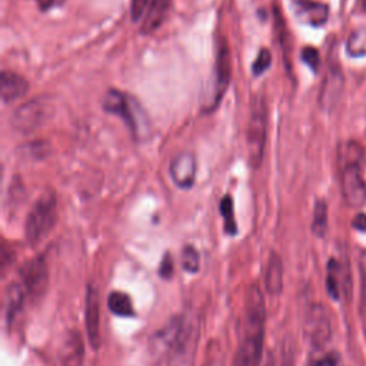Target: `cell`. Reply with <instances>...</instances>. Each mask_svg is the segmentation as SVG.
Returning a JSON list of instances; mask_svg holds the SVG:
<instances>
[{
    "label": "cell",
    "mask_w": 366,
    "mask_h": 366,
    "mask_svg": "<svg viewBox=\"0 0 366 366\" xmlns=\"http://www.w3.org/2000/svg\"><path fill=\"white\" fill-rule=\"evenodd\" d=\"M264 317L266 315L262 292L256 285H252L244 297L242 337L232 366H260L263 355Z\"/></svg>",
    "instance_id": "6da1fadb"
},
{
    "label": "cell",
    "mask_w": 366,
    "mask_h": 366,
    "mask_svg": "<svg viewBox=\"0 0 366 366\" xmlns=\"http://www.w3.org/2000/svg\"><path fill=\"white\" fill-rule=\"evenodd\" d=\"M365 152L357 142H346L337 149L340 187L346 203L360 207L366 202V183L362 176Z\"/></svg>",
    "instance_id": "7a4b0ae2"
},
{
    "label": "cell",
    "mask_w": 366,
    "mask_h": 366,
    "mask_svg": "<svg viewBox=\"0 0 366 366\" xmlns=\"http://www.w3.org/2000/svg\"><path fill=\"white\" fill-rule=\"evenodd\" d=\"M166 332L163 336L167 337L170 366H192L199 337L197 320L193 316L174 319Z\"/></svg>",
    "instance_id": "3957f363"
},
{
    "label": "cell",
    "mask_w": 366,
    "mask_h": 366,
    "mask_svg": "<svg viewBox=\"0 0 366 366\" xmlns=\"http://www.w3.org/2000/svg\"><path fill=\"white\" fill-rule=\"evenodd\" d=\"M102 106L104 112L120 117L136 139H140L147 134L149 122L144 116V112L142 110L139 103L133 100L130 96L119 90L110 89L104 94Z\"/></svg>",
    "instance_id": "277c9868"
},
{
    "label": "cell",
    "mask_w": 366,
    "mask_h": 366,
    "mask_svg": "<svg viewBox=\"0 0 366 366\" xmlns=\"http://www.w3.org/2000/svg\"><path fill=\"white\" fill-rule=\"evenodd\" d=\"M57 222V202L53 193H43L31 206L26 223L24 234L30 244L41 242Z\"/></svg>",
    "instance_id": "5b68a950"
},
{
    "label": "cell",
    "mask_w": 366,
    "mask_h": 366,
    "mask_svg": "<svg viewBox=\"0 0 366 366\" xmlns=\"http://www.w3.org/2000/svg\"><path fill=\"white\" fill-rule=\"evenodd\" d=\"M267 104L263 96H256L252 103L250 120L247 127V150L249 163L257 169L263 160L266 137H267Z\"/></svg>",
    "instance_id": "8992f818"
},
{
    "label": "cell",
    "mask_w": 366,
    "mask_h": 366,
    "mask_svg": "<svg viewBox=\"0 0 366 366\" xmlns=\"http://www.w3.org/2000/svg\"><path fill=\"white\" fill-rule=\"evenodd\" d=\"M232 79V59H230V49L226 43L224 37H220L216 43V56H214V67H213V79L212 87L207 97H204L203 112L210 113L216 110L219 106L229 83Z\"/></svg>",
    "instance_id": "52a82bcc"
},
{
    "label": "cell",
    "mask_w": 366,
    "mask_h": 366,
    "mask_svg": "<svg viewBox=\"0 0 366 366\" xmlns=\"http://www.w3.org/2000/svg\"><path fill=\"white\" fill-rule=\"evenodd\" d=\"M51 114L49 100L39 97L17 107L11 117V126L19 133H31L46 123Z\"/></svg>",
    "instance_id": "ba28073f"
},
{
    "label": "cell",
    "mask_w": 366,
    "mask_h": 366,
    "mask_svg": "<svg viewBox=\"0 0 366 366\" xmlns=\"http://www.w3.org/2000/svg\"><path fill=\"white\" fill-rule=\"evenodd\" d=\"M303 330L310 346L315 349H322L326 346L332 337V322L329 312L323 305L315 303L309 307L305 317Z\"/></svg>",
    "instance_id": "9c48e42d"
},
{
    "label": "cell",
    "mask_w": 366,
    "mask_h": 366,
    "mask_svg": "<svg viewBox=\"0 0 366 366\" xmlns=\"http://www.w3.org/2000/svg\"><path fill=\"white\" fill-rule=\"evenodd\" d=\"M23 287L33 297L39 299L44 295L49 285V272L46 260L41 256H37L29 260L20 270Z\"/></svg>",
    "instance_id": "30bf717a"
},
{
    "label": "cell",
    "mask_w": 366,
    "mask_h": 366,
    "mask_svg": "<svg viewBox=\"0 0 366 366\" xmlns=\"http://www.w3.org/2000/svg\"><path fill=\"white\" fill-rule=\"evenodd\" d=\"M342 90H343V73L340 70L339 60L335 59V61L329 63L327 73H326L325 81L322 84V90L319 94L320 104L325 109L333 107L337 103V100L340 99Z\"/></svg>",
    "instance_id": "8fae6325"
},
{
    "label": "cell",
    "mask_w": 366,
    "mask_h": 366,
    "mask_svg": "<svg viewBox=\"0 0 366 366\" xmlns=\"http://www.w3.org/2000/svg\"><path fill=\"white\" fill-rule=\"evenodd\" d=\"M170 176L180 189H190L196 180V157L190 152L179 153L170 163Z\"/></svg>",
    "instance_id": "7c38bea8"
},
{
    "label": "cell",
    "mask_w": 366,
    "mask_h": 366,
    "mask_svg": "<svg viewBox=\"0 0 366 366\" xmlns=\"http://www.w3.org/2000/svg\"><path fill=\"white\" fill-rule=\"evenodd\" d=\"M86 330L87 337L93 349H99L100 346V310H99V295L94 286L87 287L86 295Z\"/></svg>",
    "instance_id": "4fadbf2b"
},
{
    "label": "cell",
    "mask_w": 366,
    "mask_h": 366,
    "mask_svg": "<svg viewBox=\"0 0 366 366\" xmlns=\"http://www.w3.org/2000/svg\"><path fill=\"white\" fill-rule=\"evenodd\" d=\"M296 14L307 24L313 27H320L327 21L329 7L325 3L315 0H296L295 1Z\"/></svg>",
    "instance_id": "5bb4252c"
},
{
    "label": "cell",
    "mask_w": 366,
    "mask_h": 366,
    "mask_svg": "<svg viewBox=\"0 0 366 366\" xmlns=\"http://www.w3.org/2000/svg\"><path fill=\"white\" fill-rule=\"evenodd\" d=\"M29 92V81L14 73V71H3L0 76V96L4 103L14 102L23 97Z\"/></svg>",
    "instance_id": "9a60e30c"
},
{
    "label": "cell",
    "mask_w": 366,
    "mask_h": 366,
    "mask_svg": "<svg viewBox=\"0 0 366 366\" xmlns=\"http://www.w3.org/2000/svg\"><path fill=\"white\" fill-rule=\"evenodd\" d=\"M84 357V347L77 332H70L60 347V366H81Z\"/></svg>",
    "instance_id": "2e32d148"
},
{
    "label": "cell",
    "mask_w": 366,
    "mask_h": 366,
    "mask_svg": "<svg viewBox=\"0 0 366 366\" xmlns=\"http://www.w3.org/2000/svg\"><path fill=\"white\" fill-rule=\"evenodd\" d=\"M170 6H172V0H152L144 14L140 31L143 34H150L156 31L166 20L170 11Z\"/></svg>",
    "instance_id": "e0dca14e"
},
{
    "label": "cell",
    "mask_w": 366,
    "mask_h": 366,
    "mask_svg": "<svg viewBox=\"0 0 366 366\" xmlns=\"http://www.w3.org/2000/svg\"><path fill=\"white\" fill-rule=\"evenodd\" d=\"M264 287L272 296H277L283 290V262L276 252L270 253L266 263Z\"/></svg>",
    "instance_id": "ac0fdd59"
},
{
    "label": "cell",
    "mask_w": 366,
    "mask_h": 366,
    "mask_svg": "<svg viewBox=\"0 0 366 366\" xmlns=\"http://www.w3.org/2000/svg\"><path fill=\"white\" fill-rule=\"evenodd\" d=\"M23 286L19 283H10L6 295H4V313H6V322L10 325L17 313L21 309L23 305V299H24V293H23Z\"/></svg>",
    "instance_id": "d6986e66"
},
{
    "label": "cell",
    "mask_w": 366,
    "mask_h": 366,
    "mask_svg": "<svg viewBox=\"0 0 366 366\" xmlns=\"http://www.w3.org/2000/svg\"><path fill=\"white\" fill-rule=\"evenodd\" d=\"M107 306H109L110 312L117 316H122V317L134 316L132 299L129 297V295H126L123 292H119V290L112 292L107 299Z\"/></svg>",
    "instance_id": "ffe728a7"
},
{
    "label": "cell",
    "mask_w": 366,
    "mask_h": 366,
    "mask_svg": "<svg viewBox=\"0 0 366 366\" xmlns=\"http://www.w3.org/2000/svg\"><path fill=\"white\" fill-rule=\"evenodd\" d=\"M346 51L352 57L366 56V27H357L350 31L346 40Z\"/></svg>",
    "instance_id": "44dd1931"
},
{
    "label": "cell",
    "mask_w": 366,
    "mask_h": 366,
    "mask_svg": "<svg viewBox=\"0 0 366 366\" xmlns=\"http://www.w3.org/2000/svg\"><path fill=\"white\" fill-rule=\"evenodd\" d=\"M340 277H342V267L339 262L330 259L327 263V277H326V289L332 299L337 300L340 296Z\"/></svg>",
    "instance_id": "7402d4cb"
},
{
    "label": "cell",
    "mask_w": 366,
    "mask_h": 366,
    "mask_svg": "<svg viewBox=\"0 0 366 366\" xmlns=\"http://www.w3.org/2000/svg\"><path fill=\"white\" fill-rule=\"evenodd\" d=\"M219 209H220V213H222L223 220H224V232L230 236L236 234L237 233V224H236V220H234V206H233V199H232L230 194L223 196V199L220 200Z\"/></svg>",
    "instance_id": "603a6c76"
},
{
    "label": "cell",
    "mask_w": 366,
    "mask_h": 366,
    "mask_svg": "<svg viewBox=\"0 0 366 366\" xmlns=\"http://www.w3.org/2000/svg\"><path fill=\"white\" fill-rule=\"evenodd\" d=\"M312 232L317 237H323L327 232V204L323 200H317L315 203Z\"/></svg>",
    "instance_id": "cb8c5ba5"
},
{
    "label": "cell",
    "mask_w": 366,
    "mask_h": 366,
    "mask_svg": "<svg viewBox=\"0 0 366 366\" xmlns=\"http://www.w3.org/2000/svg\"><path fill=\"white\" fill-rule=\"evenodd\" d=\"M182 266L189 273H196L199 270V266H200L199 252L190 244H186L182 250Z\"/></svg>",
    "instance_id": "d4e9b609"
},
{
    "label": "cell",
    "mask_w": 366,
    "mask_h": 366,
    "mask_svg": "<svg viewBox=\"0 0 366 366\" xmlns=\"http://www.w3.org/2000/svg\"><path fill=\"white\" fill-rule=\"evenodd\" d=\"M270 64H272V53L269 51V49H260L259 54L256 56L252 64V73L254 76H260L270 67Z\"/></svg>",
    "instance_id": "484cf974"
},
{
    "label": "cell",
    "mask_w": 366,
    "mask_h": 366,
    "mask_svg": "<svg viewBox=\"0 0 366 366\" xmlns=\"http://www.w3.org/2000/svg\"><path fill=\"white\" fill-rule=\"evenodd\" d=\"M359 273H360V309L366 315V252L359 256Z\"/></svg>",
    "instance_id": "4316f807"
},
{
    "label": "cell",
    "mask_w": 366,
    "mask_h": 366,
    "mask_svg": "<svg viewBox=\"0 0 366 366\" xmlns=\"http://www.w3.org/2000/svg\"><path fill=\"white\" fill-rule=\"evenodd\" d=\"M302 60L312 69V71H317L319 66H320V54L317 51V49L307 46L302 50Z\"/></svg>",
    "instance_id": "83f0119b"
},
{
    "label": "cell",
    "mask_w": 366,
    "mask_h": 366,
    "mask_svg": "<svg viewBox=\"0 0 366 366\" xmlns=\"http://www.w3.org/2000/svg\"><path fill=\"white\" fill-rule=\"evenodd\" d=\"M152 0H132V6H130V14H132V20L137 21L139 19L143 17V14H146L149 6H150Z\"/></svg>",
    "instance_id": "f1b7e54d"
},
{
    "label": "cell",
    "mask_w": 366,
    "mask_h": 366,
    "mask_svg": "<svg viewBox=\"0 0 366 366\" xmlns=\"http://www.w3.org/2000/svg\"><path fill=\"white\" fill-rule=\"evenodd\" d=\"M172 274H173V257L169 253H166L159 266V276L163 279H170Z\"/></svg>",
    "instance_id": "f546056e"
},
{
    "label": "cell",
    "mask_w": 366,
    "mask_h": 366,
    "mask_svg": "<svg viewBox=\"0 0 366 366\" xmlns=\"http://www.w3.org/2000/svg\"><path fill=\"white\" fill-rule=\"evenodd\" d=\"M336 363H337V356L335 353H330V355H326L320 359L310 362L309 366H336Z\"/></svg>",
    "instance_id": "4dcf8cb0"
},
{
    "label": "cell",
    "mask_w": 366,
    "mask_h": 366,
    "mask_svg": "<svg viewBox=\"0 0 366 366\" xmlns=\"http://www.w3.org/2000/svg\"><path fill=\"white\" fill-rule=\"evenodd\" d=\"M353 227L360 232H366V213H357L352 222Z\"/></svg>",
    "instance_id": "1f68e13d"
},
{
    "label": "cell",
    "mask_w": 366,
    "mask_h": 366,
    "mask_svg": "<svg viewBox=\"0 0 366 366\" xmlns=\"http://www.w3.org/2000/svg\"><path fill=\"white\" fill-rule=\"evenodd\" d=\"M36 4L41 9V10H49L57 4H60L63 0H34Z\"/></svg>",
    "instance_id": "d6a6232c"
},
{
    "label": "cell",
    "mask_w": 366,
    "mask_h": 366,
    "mask_svg": "<svg viewBox=\"0 0 366 366\" xmlns=\"http://www.w3.org/2000/svg\"><path fill=\"white\" fill-rule=\"evenodd\" d=\"M263 366H276V360H274V355L272 352L267 353L266 356V360H264V365Z\"/></svg>",
    "instance_id": "836d02e7"
},
{
    "label": "cell",
    "mask_w": 366,
    "mask_h": 366,
    "mask_svg": "<svg viewBox=\"0 0 366 366\" xmlns=\"http://www.w3.org/2000/svg\"><path fill=\"white\" fill-rule=\"evenodd\" d=\"M280 366H295L293 365V359L290 357V355H283V359H282V365Z\"/></svg>",
    "instance_id": "e575fe53"
},
{
    "label": "cell",
    "mask_w": 366,
    "mask_h": 366,
    "mask_svg": "<svg viewBox=\"0 0 366 366\" xmlns=\"http://www.w3.org/2000/svg\"><path fill=\"white\" fill-rule=\"evenodd\" d=\"M360 3H362V7H363V10L366 11V0H360Z\"/></svg>",
    "instance_id": "d590c367"
}]
</instances>
